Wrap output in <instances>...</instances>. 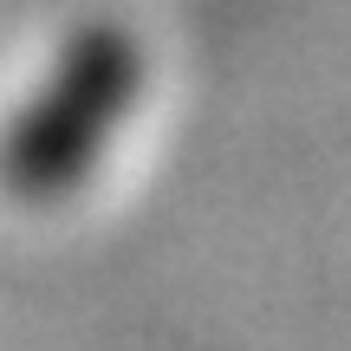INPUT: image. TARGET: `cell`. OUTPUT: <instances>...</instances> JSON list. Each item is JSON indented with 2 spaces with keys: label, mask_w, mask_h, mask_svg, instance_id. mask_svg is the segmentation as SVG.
Listing matches in <instances>:
<instances>
[{
  "label": "cell",
  "mask_w": 351,
  "mask_h": 351,
  "mask_svg": "<svg viewBox=\"0 0 351 351\" xmlns=\"http://www.w3.org/2000/svg\"><path fill=\"white\" fill-rule=\"evenodd\" d=\"M117 98H124V46L117 39H85V52L65 59L59 91L33 117V130H20V150H13L20 189H52L72 163H85V150L104 137L98 130L104 111Z\"/></svg>",
  "instance_id": "1"
}]
</instances>
